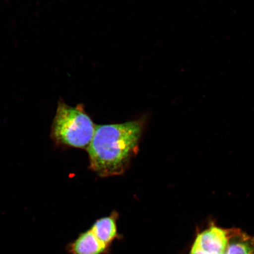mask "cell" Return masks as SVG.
I'll return each instance as SVG.
<instances>
[{
    "label": "cell",
    "instance_id": "cell-4",
    "mask_svg": "<svg viewBox=\"0 0 254 254\" xmlns=\"http://www.w3.org/2000/svg\"><path fill=\"white\" fill-rule=\"evenodd\" d=\"M66 250L68 254H109L111 248L101 242L89 228L69 243Z\"/></svg>",
    "mask_w": 254,
    "mask_h": 254
},
{
    "label": "cell",
    "instance_id": "cell-5",
    "mask_svg": "<svg viewBox=\"0 0 254 254\" xmlns=\"http://www.w3.org/2000/svg\"><path fill=\"white\" fill-rule=\"evenodd\" d=\"M119 212L114 211L109 215L98 219L90 228L101 242L110 248L115 241L123 239L119 231Z\"/></svg>",
    "mask_w": 254,
    "mask_h": 254
},
{
    "label": "cell",
    "instance_id": "cell-3",
    "mask_svg": "<svg viewBox=\"0 0 254 254\" xmlns=\"http://www.w3.org/2000/svg\"><path fill=\"white\" fill-rule=\"evenodd\" d=\"M233 228L225 229L211 222L207 229L196 236L190 254H227Z\"/></svg>",
    "mask_w": 254,
    "mask_h": 254
},
{
    "label": "cell",
    "instance_id": "cell-1",
    "mask_svg": "<svg viewBox=\"0 0 254 254\" xmlns=\"http://www.w3.org/2000/svg\"><path fill=\"white\" fill-rule=\"evenodd\" d=\"M147 118L98 126L87 151L90 168L101 177L120 176L137 155Z\"/></svg>",
    "mask_w": 254,
    "mask_h": 254
},
{
    "label": "cell",
    "instance_id": "cell-6",
    "mask_svg": "<svg viewBox=\"0 0 254 254\" xmlns=\"http://www.w3.org/2000/svg\"><path fill=\"white\" fill-rule=\"evenodd\" d=\"M227 254H254V236L233 228L228 243Z\"/></svg>",
    "mask_w": 254,
    "mask_h": 254
},
{
    "label": "cell",
    "instance_id": "cell-2",
    "mask_svg": "<svg viewBox=\"0 0 254 254\" xmlns=\"http://www.w3.org/2000/svg\"><path fill=\"white\" fill-rule=\"evenodd\" d=\"M95 126L85 112L84 105L69 106L60 100L53 121L51 138L57 146L83 149L87 151L95 134Z\"/></svg>",
    "mask_w": 254,
    "mask_h": 254
}]
</instances>
